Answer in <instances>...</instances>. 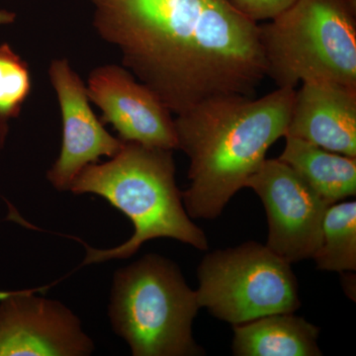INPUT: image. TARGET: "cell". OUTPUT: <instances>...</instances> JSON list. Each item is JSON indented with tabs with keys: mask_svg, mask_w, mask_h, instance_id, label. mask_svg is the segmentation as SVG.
<instances>
[{
	"mask_svg": "<svg viewBox=\"0 0 356 356\" xmlns=\"http://www.w3.org/2000/svg\"><path fill=\"white\" fill-rule=\"evenodd\" d=\"M93 27L172 113L254 95L266 76L259 25L229 0H88Z\"/></svg>",
	"mask_w": 356,
	"mask_h": 356,
	"instance_id": "cell-1",
	"label": "cell"
},
{
	"mask_svg": "<svg viewBox=\"0 0 356 356\" xmlns=\"http://www.w3.org/2000/svg\"><path fill=\"white\" fill-rule=\"evenodd\" d=\"M294 88L261 98L222 95L175 119L177 149L191 159V186L182 193L189 216L213 220L261 168L269 147L286 135Z\"/></svg>",
	"mask_w": 356,
	"mask_h": 356,
	"instance_id": "cell-2",
	"label": "cell"
},
{
	"mask_svg": "<svg viewBox=\"0 0 356 356\" xmlns=\"http://www.w3.org/2000/svg\"><path fill=\"white\" fill-rule=\"evenodd\" d=\"M70 191L95 194L133 222V236L112 250L88 248L83 264L128 259L145 243L170 238L199 250H208L205 234L189 218L175 182L172 149L125 143L104 163H92L74 178Z\"/></svg>",
	"mask_w": 356,
	"mask_h": 356,
	"instance_id": "cell-3",
	"label": "cell"
},
{
	"mask_svg": "<svg viewBox=\"0 0 356 356\" xmlns=\"http://www.w3.org/2000/svg\"><path fill=\"white\" fill-rule=\"evenodd\" d=\"M266 76L278 88L330 81L356 88V0H296L259 26Z\"/></svg>",
	"mask_w": 356,
	"mask_h": 356,
	"instance_id": "cell-4",
	"label": "cell"
},
{
	"mask_svg": "<svg viewBox=\"0 0 356 356\" xmlns=\"http://www.w3.org/2000/svg\"><path fill=\"white\" fill-rule=\"evenodd\" d=\"M197 292L173 262L147 254L114 275L109 316L135 356H197L192 324Z\"/></svg>",
	"mask_w": 356,
	"mask_h": 356,
	"instance_id": "cell-5",
	"label": "cell"
},
{
	"mask_svg": "<svg viewBox=\"0 0 356 356\" xmlns=\"http://www.w3.org/2000/svg\"><path fill=\"white\" fill-rule=\"evenodd\" d=\"M198 280L199 305L233 325L301 306L291 264L257 242L205 255Z\"/></svg>",
	"mask_w": 356,
	"mask_h": 356,
	"instance_id": "cell-6",
	"label": "cell"
},
{
	"mask_svg": "<svg viewBox=\"0 0 356 356\" xmlns=\"http://www.w3.org/2000/svg\"><path fill=\"white\" fill-rule=\"evenodd\" d=\"M245 187L259 195L266 209V247L290 264L313 259L330 204L280 159H266Z\"/></svg>",
	"mask_w": 356,
	"mask_h": 356,
	"instance_id": "cell-7",
	"label": "cell"
},
{
	"mask_svg": "<svg viewBox=\"0 0 356 356\" xmlns=\"http://www.w3.org/2000/svg\"><path fill=\"white\" fill-rule=\"evenodd\" d=\"M92 341L70 309L32 291L0 293V356H83Z\"/></svg>",
	"mask_w": 356,
	"mask_h": 356,
	"instance_id": "cell-8",
	"label": "cell"
},
{
	"mask_svg": "<svg viewBox=\"0 0 356 356\" xmlns=\"http://www.w3.org/2000/svg\"><path fill=\"white\" fill-rule=\"evenodd\" d=\"M86 90L89 100L102 110L103 123L110 124L124 143L177 149L172 112L126 67H96L89 74Z\"/></svg>",
	"mask_w": 356,
	"mask_h": 356,
	"instance_id": "cell-9",
	"label": "cell"
},
{
	"mask_svg": "<svg viewBox=\"0 0 356 356\" xmlns=\"http://www.w3.org/2000/svg\"><path fill=\"white\" fill-rule=\"evenodd\" d=\"M49 77L60 104L63 142L47 178L58 191H70L84 168L97 163L102 156L113 158L125 143L113 137L97 118L89 103L86 84L67 58L51 60Z\"/></svg>",
	"mask_w": 356,
	"mask_h": 356,
	"instance_id": "cell-10",
	"label": "cell"
},
{
	"mask_svg": "<svg viewBox=\"0 0 356 356\" xmlns=\"http://www.w3.org/2000/svg\"><path fill=\"white\" fill-rule=\"evenodd\" d=\"M286 136L356 158V88L306 81L295 90Z\"/></svg>",
	"mask_w": 356,
	"mask_h": 356,
	"instance_id": "cell-11",
	"label": "cell"
},
{
	"mask_svg": "<svg viewBox=\"0 0 356 356\" xmlns=\"http://www.w3.org/2000/svg\"><path fill=\"white\" fill-rule=\"evenodd\" d=\"M320 329L293 313L273 314L234 325L238 356H320Z\"/></svg>",
	"mask_w": 356,
	"mask_h": 356,
	"instance_id": "cell-12",
	"label": "cell"
},
{
	"mask_svg": "<svg viewBox=\"0 0 356 356\" xmlns=\"http://www.w3.org/2000/svg\"><path fill=\"white\" fill-rule=\"evenodd\" d=\"M280 156L323 200L334 204L356 194V158L327 151L306 140L284 137Z\"/></svg>",
	"mask_w": 356,
	"mask_h": 356,
	"instance_id": "cell-13",
	"label": "cell"
},
{
	"mask_svg": "<svg viewBox=\"0 0 356 356\" xmlns=\"http://www.w3.org/2000/svg\"><path fill=\"white\" fill-rule=\"evenodd\" d=\"M314 261L321 270H356V202L339 201L325 210L320 247Z\"/></svg>",
	"mask_w": 356,
	"mask_h": 356,
	"instance_id": "cell-14",
	"label": "cell"
},
{
	"mask_svg": "<svg viewBox=\"0 0 356 356\" xmlns=\"http://www.w3.org/2000/svg\"><path fill=\"white\" fill-rule=\"evenodd\" d=\"M31 88L27 62L10 44H0V149L8 135L9 122L19 116Z\"/></svg>",
	"mask_w": 356,
	"mask_h": 356,
	"instance_id": "cell-15",
	"label": "cell"
},
{
	"mask_svg": "<svg viewBox=\"0 0 356 356\" xmlns=\"http://www.w3.org/2000/svg\"><path fill=\"white\" fill-rule=\"evenodd\" d=\"M236 10L254 22L271 20L286 10L296 0H229Z\"/></svg>",
	"mask_w": 356,
	"mask_h": 356,
	"instance_id": "cell-16",
	"label": "cell"
},
{
	"mask_svg": "<svg viewBox=\"0 0 356 356\" xmlns=\"http://www.w3.org/2000/svg\"><path fill=\"white\" fill-rule=\"evenodd\" d=\"M16 20V14L6 9H0V26L13 24Z\"/></svg>",
	"mask_w": 356,
	"mask_h": 356,
	"instance_id": "cell-17",
	"label": "cell"
}]
</instances>
